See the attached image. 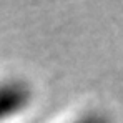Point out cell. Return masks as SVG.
Segmentation results:
<instances>
[{"instance_id":"1","label":"cell","mask_w":123,"mask_h":123,"mask_svg":"<svg viewBox=\"0 0 123 123\" xmlns=\"http://www.w3.org/2000/svg\"><path fill=\"white\" fill-rule=\"evenodd\" d=\"M30 102V88L23 82L0 83V120L20 111Z\"/></svg>"},{"instance_id":"2","label":"cell","mask_w":123,"mask_h":123,"mask_svg":"<svg viewBox=\"0 0 123 123\" xmlns=\"http://www.w3.org/2000/svg\"><path fill=\"white\" fill-rule=\"evenodd\" d=\"M75 123H110L106 117L103 115H98V113H88L82 118H78Z\"/></svg>"}]
</instances>
